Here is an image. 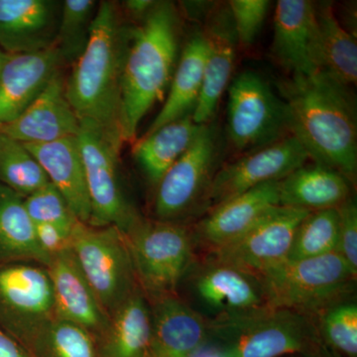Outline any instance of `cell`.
I'll use <instances>...</instances> for the list:
<instances>
[{
  "instance_id": "30",
  "label": "cell",
  "mask_w": 357,
  "mask_h": 357,
  "mask_svg": "<svg viewBox=\"0 0 357 357\" xmlns=\"http://www.w3.org/2000/svg\"><path fill=\"white\" fill-rule=\"evenodd\" d=\"M49 182L25 145L0 133V184L25 199Z\"/></svg>"
},
{
  "instance_id": "21",
  "label": "cell",
  "mask_w": 357,
  "mask_h": 357,
  "mask_svg": "<svg viewBox=\"0 0 357 357\" xmlns=\"http://www.w3.org/2000/svg\"><path fill=\"white\" fill-rule=\"evenodd\" d=\"M280 206V182L258 185L213 208L199 225V236L215 249L238 238L275 206Z\"/></svg>"
},
{
  "instance_id": "22",
  "label": "cell",
  "mask_w": 357,
  "mask_h": 357,
  "mask_svg": "<svg viewBox=\"0 0 357 357\" xmlns=\"http://www.w3.org/2000/svg\"><path fill=\"white\" fill-rule=\"evenodd\" d=\"M24 145L43 168L51 184L68 202L77 220L89 225L91 203L77 136Z\"/></svg>"
},
{
  "instance_id": "14",
  "label": "cell",
  "mask_w": 357,
  "mask_h": 357,
  "mask_svg": "<svg viewBox=\"0 0 357 357\" xmlns=\"http://www.w3.org/2000/svg\"><path fill=\"white\" fill-rule=\"evenodd\" d=\"M272 53L278 64L292 76H310L324 70L321 37L312 2H277Z\"/></svg>"
},
{
  "instance_id": "40",
  "label": "cell",
  "mask_w": 357,
  "mask_h": 357,
  "mask_svg": "<svg viewBox=\"0 0 357 357\" xmlns=\"http://www.w3.org/2000/svg\"><path fill=\"white\" fill-rule=\"evenodd\" d=\"M156 3L157 1L153 0H128L123 2V6L129 15L140 21L150 13Z\"/></svg>"
},
{
  "instance_id": "13",
  "label": "cell",
  "mask_w": 357,
  "mask_h": 357,
  "mask_svg": "<svg viewBox=\"0 0 357 357\" xmlns=\"http://www.w3.org/2000/svg\"><path fill=\"white\" fill-rule=\"evenodd\" d=\"M215 152V133L204 124L187 151L159 182L155 213L160 220L171 222L189 210L204 190L206 192Z\"/></svg>"
},
{
  "instance_id": "12",
  "label": "cell",
  "mask_w": 357,
  "mask_h": 357,
  "mask_svg": "<svg viewBox=\"0 0 357 357\" xmlns=\"http://www.w3.org/2000/svg\"><path fill=\"white\" fill-rule=\"evenodd\" d=\"M309 159L306 149L293 135L251 151L211 178L206 192L208 204L213 208L258 185L280 182Z\"/></svg>"
},
{
  "instance_id": "4",
  "label": "cell",
  "mask_w": 357,
  "mask_h": 357,
  "mask_svg": "<svg viewBox=\"0 0 357 357\" xmlns=\"http://www.w3.org/2000/svg\"><path fill=\"white\" fill-rule=\"evenodd\" d=\"M206 324V344L218 357L328 356L314 325L301 312L264 306Z\"/></svg>"
},
{
  "instance_id": "32",
  "label": "cell",
  "mask_w": 357,
  "mask_h": 357,
  "mask_svg": "<svg viewBox=\"0 0 357 357\" xmlns=\"http://www.w3.org/2000/svg\"><path fill=\"white\" fill-rule=\"evenodd\" d=\"M98 6L95 0L62 2L55 47L64 67L74 65L86 50Z\"/></svg>"
},
{
  "instance_id": "16",
  "label": "cell",
  "mask_w": 357,
  "mask_h": 357,
  "mask_svg": "<svg viewBox=\"0 0 357 357\" xmlns=\"http://www.w3.org/2000/svg\"><path fill=\"white\" fill-rule=\"evenodd\" d=\"M81 122L66 96L62 70L17 119L0 128V133L24 144H39L77 137Z\"/></svg>"
},
{
  "instance_id": "41",
  "label": "cell",
  "mask_w": 357,
  "mask_h": 357,
  "mask_svg": "<svg viewBox=\"0 0 357 357\" xmlns=\"http://www.w3.org/2000/svg\"><path fill=\"white\" fill-rule=\"evenodd\" d=\"M8 57V54L4 53V52L0 49V72H1L2 68H3Z\"/></svg>"
},
{
  "instance_id": "1",
  "label": "cell",
  "mask_w": 357,
  "mask_h": 357,
  "mask_svg": "<svg viewBox=\"0 0 357 357\" xmlns=\"http://www.w3.org/2000/svg\"><path fill=\"white\" fill-rule=\"evenodd\" d=\"M287 105L291 135L317 164L349 181L357 170L356 105L349 86L325 70L293 75L280 86Z\"/></svg>"
},
{
  "instance_id": "35",
  "label": "cell",
  "mask_w": 357,
  "mask_h": 357,
  "mask_svg": "<svg viewBox=\"0 0 357 357\" xmlns=\"http://www.w3.org/2000/svg\"><path fill=\"white\" fill-rule=\"evenodd\" d=\"M24 206L34 225L50 223L72 229L79 222L64 197L50 182L26 197Z\"/></svg>"
},
{
  "instance_id": "3",
  "label": "cell",
  "mask_w": 357,
  "mask_h": 357,
  "mask_svg": "<svg viewBox=\"0 0 357 357\" xmlns=\"http://www.w3.org/2000/svg\"><path fill=\"white\" fill-rule=\"evenodd\" d=\"M180 20L169 1H157L139 24L129 29L121 74V133L135 140L140 122L163 100L177 66Z\"/></svg>"
},
{
  "instance_id": "33",
  "label": "cell",
  "mask_w": 357,
  "mask_h": 357,
  "mask_svg": "<svg viewBox=\"0 0 357 357\" xmlns=\"http://www.w3.org/2000/svg\"><path fill=\"white\" fill-rule=\"evenodd\" d=\"M337 208L311 211L299 225L287 259H306L337 252Z\"/></svg>"
},
{
  "instance_id": "25",
  "label": "cell",
  "mask_w": 357,
  "mask_h": 357,
  "mask_svg": "<svg viewBox=\"0 0 357 357\" xmlns=\"http://www.w3.org/2000/svg\"><path fill=\"white\" fill-rule=\"evenodd\" d=\"M206 58V39L203 34L195 35L183 49L165 103L144 135L192 114L203 86Z\"/></svg>"
},
{
  "instance_id": "28",
  "label": "cell",
  "mask_w": 357,
  "mask_h": 357,
  "mask_svg": "<svg viewBox=\"0 0 357 357\" xmlns=\"http://www.w3.org/2000/svg\"><path fill=\"white\" fill-rule=\"evenodd\" d=\"M251 277L231 267L215 264L197 282V292L208 306L222 314H238L265 306Z\"/></svg>"
},
{
  "instance_id": "37",
  "label": "cell",
  "mask_w": 357,
  "mask_h": 357,
  "mask_svg": "<svg viewBox=\"0 0 357 357\" xmlns=\"http://www.w3.org/2000/svg\"><path fill=\"white\" fill-rule=\"evenodd\" d=\"M338 213L337 253L357 274V206L356 201L349 198L337 208Z\"/></svg>"
},
{
  "instance_id": "9",
  "label": "cell",
  "mask_w": 357,
  "mask_h": 357,
  "mask_svg": "<svg viewBox=\"0 0 357 357\" xmlns=\"http://www.w3.org/2000/svg\"><path fill=\"white\" fill-rule=\"evenodd\" d=\"M91 203V227L114 225L123 234L142 218L128 203L119 178L121 149L93 126L81 123L77 135Z\"/></svg>"
},
{
  "instance_id": "7",
  "label": "cell",
  "mask_w": 357,
  "mask_h": 357,
  "mask_svg": "<svg viewBox=\"0 0 357 357\" xmlns=\"http://www.w3.org/2000/svg\"><path fill=\"white\" fill-rule=\"evenodd\" d=\"M124 236L139 288L153 299L175 295L192 259L187 230L171 222L141 220Z\"/></svg>"
},
{
  "instance_id": "19",
  "label": "cell",
  "mask_w": 357,
  "mask_h": 357,
  "mask_svg": "<svg viewBox=\"0 0 357 357\" xmlns=\"http://www.w3.org/2000/svg\"><path fill=\"white\" fill-rule=\"evenodd\" d=\"M206 58L201 95L192 112L195 123H208L227 89L236 61L237 37L229 6L211 13L203 33Z\"/></svg>"
},
{
  "instance_id": "42",
  "label": "cell",
  "mask_w": 357,
  "mask_h": 357,
  "mask_svg": "<svg viewBox=\"0 0 357 357\" xmlns=\"http://www.w3.org/2000/svg\"><path fill=\"white\" fill-rule=\"evenodd\" d=\"M198 357H218V356H215V354H211V352H208V354H203V356H201V354H199V356Z\"/></svg>"
},
{
  "instance_id": "24",
  "label": "cell",
  "mask_w": 357,
  "mask_h": 357,
  "mask_svg": "<svg viewBox=\"0 0 357 357\" xmlns=\"http://www.w3.org/2000/svg\"><path fill=\"white\" fill-rule=\"evenodd\" d=\"M349 180L328 167L302 166L280 181V206L309 211L337 208L349 197Z\"/></svg>"
},
{
  "instance_id": "38",
  "label": "cell",
  "mask_w": 357,
  "mask_h": 357,
  "mask_svg": "<svg viewBox=\"0 0 357 357\" xmlns=\"http://www.w3.org/2000/svg\"><path fill=\"white\" fill-rule=\"evenodd\" d=\"M73 229H66L50 223L35 225V232L39 245L50 258L70 250Z\"/></svg>"
},
{
  "instance_id": "27",
  "label": "cell",
  "mask_w": 357,
  "mask_h": 357,
  "mask_svg": "<svg viewBox=\"0 0 357 357\" xmlns=\"http://www.w3.org/2000/svg\"><path fill=\"white\" fill-rule=\"evenodd\" d=\"M201 126L195 123L189 114L136 140L134 158L153 184L158 185L169 169L187 151Z\"/></svg>"
},
{
  "instance_id": "29",
  "label": "cell",
  "mask_w": 357,
  "mask_h": 357,
  "mask_svg": "<svg viewBox=\"0 0 357 357\" xmlns=\"http://www.w3.org/2000/svg\"><path fill=\"white\" fill-rule=\"evenodd\" d=\"M324 70L349 86L357 79V45L354 35L347 31L333 13L331 3L314 4Z\"/></svg>"
},
{
  "instance_id": "17",
  "label": "cell",
  "mask_w": 357,
  "mask_h": 357,
  "mask_svg": "<svg viewBox=\"0 0 357 357\" xmlns=\"http://www.w3.org/2000/svg\"><path fill=\"white\" fill-rule=\"evenodd\" d=\"M53 289L56 319L82 326L98 340L109 324L83 272L68 250L54 256L46 267Z\"/></svg>"
},
{
  "instance_id": "23",
  "label": "cell",
  "mask_w": 357,
  "mask_h": 357,
  "mask_svg": "<svg viewBox=\"0 0 357 357\" xmlns=\"http://www.w3.org/2000/svg\"><path fill=\"white\" fill-rule=\"evenodd\" d=\"M151 309L138 288L109 317L96 340L100 357H151Z\"/></svg>"
},
{
  "instance_id": "36",
  "label": "cell",
  "mask_w": 357,
  "mask_h": 357,
  "mask_svg": "<svg viewBox=\"0 0 357 357\" xmlns=\"http://www.w3.org/2000/svg\"><path fill=\"white\" fill-rule=\"evenodd\" d=\"M269 3L267 0H231L227 4L237 41L241 46L248 47L255 42L266 17Z\"/></svg>"
},
{
  "instance_id": "5",
  "label": "cell",
  "mask_w": 357,
  "mask_h": 357,
  "mask_svg": "<svg viewBox=\"0 0 357 357\" xmlns=\"http://www.w3.org/2000/svg\"><path fill=\"white\" fill-rule=\"evenodd\" d=\"M337 252L286 259L257 277L265 306L306 314L335 302L356 279Z\"/></svg>"
},
{
  "instance_id": "15",
  "label": "cell",
  "mask_w": 357,
  "mask_h": 357,
  "mask_svg": "<svg viewBox=\"0 0 357 357\" xmlns=\"http://www.w3.org/2000/svg\"><path fill=\"white\" fill-rule=\"evenodd\" d=\"M61 10L56 0H0V49L20 55L53 48Z\"/></svg>"
},
{
  "instance_id": "2",
  "label": "cell",
  "mask_w": 357,
  "mask_h": 357,
  "mask_svg": "<svg viewBox=\"0 0 357 357\" xmlns=\"http://www.w3.org/2000/svg\"><path fill=\"white\" fill-rule=\"evenodd\" d=\"M129 29L114 2L100 1L88 46L66 79V96L79 122L102 131L121 149V74Z\"/></svg>"
},
{
  "instance_id": "26",
  "label": "cell",
  "mask_w": 357,
  "mask_h": 357,
  "mask_svg": "<svg viewBox=\"0 0 357 357\" xmlns=\"http://www.w3.org/2000/svg\"><path fill=\"white\" fill-rule=\"evenodd\" d=\"M50 261L37 241L24 198L0 184V264L33 262L47 267Z\"/></svg>"
},
{
  "instance_id": "20",
  "label": "cell",
  "mask_w": 357,
  "mask_h": 357,
  "mask_svg": "<svg viewBox=\"0 0 357 357\" xmlns=\"http://www.w3.org/2000/svg\"><path fill=\"white\" fill-rule=\"evenodd\" d=\"M153 300L151 357H198L208 342V324L175 295Z\"/></svg>"
},
{
  "instance_id": "18",
  "label": "cell",
  "mask_w": 357,
  "mask_h": 357,
  "mask_svg": "<svg viewBox=\"0 0 357 357\" xmlns=\"http://www.w3.org/2000/svg\"><path fill=\"white\" fill-rule=\"evenodd\" d=\"M63 68L56 47L40 53L9 55L0 72V128L17 119Z\"/></svg>"
},
{
  "instance_id": "11",
  "label": "cell",
  "mask_w": 357,
  "mask_h": 357,
  "mask_svg": "<svg viewBox=\"0 0 357 357\" xmlns=\"http://www.w3.org/2000/svg\"><path fill=\"white\" fill-rule=\"evenodd\" d=\"M310 213L292 206H275L243 236L213 249L215 264L257 278L287 259L296 231Z\"/></svg>"
},
{
  "instance_id": "39",
  "label": "cell",
  "mask_w": 357,
  "mask_h": 357,
  "mask_svg": "<svg viewBox=\"0 0 357 357\" xmlns=\"http://www.w3.org/2000/svg\"><path fill=\"white\" fill-rule=\"evenodd\" d=\"M0 357H31L24 347L0 328Z\"/></svg>"
},
{
  "instance_id": "6",
  "label": "cell",
  "mask_w": 357,
  "mask_h": 357,
  "mask_svg": "<svg viewBox=\"0 0 357 357\" xmlns=\"http://www.w3.org/2000/svg\"><path fill=\"white\" fill-rule=\"evenodd\" d=\"M70 251L109 317L139 288L128 241L119 227L77 222Z\"/></svg>"
},
{
  "instance_id": "31",
  "label": "cell",
  "mask_w": 357,
  "mask_h": 357,
  "mask_svg": "<svg viewBox=\"0 0 357 357\" xmlns=\"http://www.w3.org/2000/svg\"><path fill=\"white\" fill-rule=\"evenodd\" d=\"M26 351L31 357H100L91 333L57 319L38 333Z\"/></svg>"
},
{
  "instance_id": "34",
  "label": "cell",
  "mask_w": 357,
  "mask_h": 357,
  "mask_svg": "<svg viewBox=\"0 0 357 357\" xmlns=\"http://www.w3.org/2000/svg\"><path fill=\"white\" fill-rule=\"evenodd\" d=\"M321 333L328 347L345 357H357V306L340 304L324 317Z\"/></svg>"
},
{
  "instance_id": "10",
  "label": "cell",
  "mask_w": 357,
  "mask_h": 357,
  "mask_svg": "<svg viewBox=\"0 0 357 357\" xmlns=\"http://www.w3.org/2000/svg\"><path fill=\"white\" fill-rule=\"evenodd\" d=\"M56 319L46 267L33 262L0 264V328L25 349Z\"/></svg>"
},
{
  "instance_id": "8",
  "label": "cell",
  "mask_w": 357,
  "mask_h": 357,
  "mask_svg": "<svg viewBox=\"0 0 357 357\" xmlns=\"http://www.w3.org/2000/svg\"><path fill=\"white\" fill-rule=\"evenodd\" d=\"M227 130L239 151H255L291 135L287 105L257 73H241L232 82Z\"/></svg>"
}]
</instances>
